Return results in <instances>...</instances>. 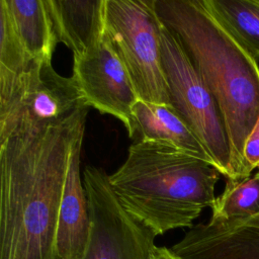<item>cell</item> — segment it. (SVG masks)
Returning <instances> with one entry per match:
<instances>
[{
  "instance_id": "obj_15",
  "label": "cell",
  "mask_w": 259,
  "mask_h": 259,
  "mask_svg": "<svg viewBox=\"0 0 259 259\" xmlns=\"http://www.w3.org/2000/svg\"><path fill=\"white\" fill-rule=\"evenodd\" d=\"M211 221L241 220L259 213V171L239 181L227 180L211 206Z\"/></svg>"
},
{
  "instance_id": "obj_17",
  "label": "cell",
  "mask_w": 259,
  "mask_h": 259,
  "mask_svg": "<svg viewBox=\"0 0 259 259\" xmlns=\"http://www.w3.org/2000/svg\"><path fill=\"white\" fill-rule=\"evenodd\" d=\"M243 160L248 175L251 174L252 170L259 167V119L246 140Z\"/></svg>"
},
{
  "instance_id": "obj_3",
  "label": "cell",
  "mask_w": 259,
  "mask_h": 259,
  "mask_svg": "<svg viewBox=\"0 0 259 259\" xmlns=\"http://www.w3.org/2000/svg\"><path fill=\"white\" fill-rule=\"evenodd\" d=\"M221 173L208 162L173 147L139 140L109 182L118 201L156 236L192 228L217 199Z\"/></svg>"
},
{
  "instance_id": "obj_7",
  "label": "cell",
  "mask_w": 259,
  "mask_h": 259,
  "mask_svg": "<svg viewBox=\"0 0 259 259\" xmlns=\"http://www.w3.org/2000/svg\"><path fill=\"white\" fill-rule=\"evenodd\" d=\"M83 184L91 226L82 259H154L157 236L123 208L109 175L88 165L83 170Z\"/></svg>"
},
{
  "instance_id": "obj_19",
  "label": "cell",
  "mask_w": 259,
  "mask_h": 259,
  "mask_svg": "<svg viewBox=\"0 0 259 259\" xmlns=\"http://www.w3.org/2000/svg\"><path fill=\"white\" fill-rule=\"evenodd\" d=\"M255 1H256V2L259 4V0H255Z\"/></svg>"
},
{
  "instance_id": "obj_11",
  "label": "cell",
  "mask_w": 259,
  "mask_h": 259,
  "mask_svg": "<svg viewBox=\"0 0 259 259\" xmlns=\"http://www.w3.org/2000/svg\"><path fill=\"white\" fill-rule=\"evenodd\" d=\"M59 42L77 57L105 33V0H48Z\"/></svg>"
},
{
  "instance_id": "obj_8",
  "label": "cell",
  "mask_w": 259,
  "mask_h": 259,
  "mask_svg": "<svg viewBox=\"0 0 259 259\" xmlns=\"http://www.w3.org/2000/svg\"><path fill=\"white\" fill-rule=\"evenodd\" d=\"M73 71L85 103L102 114L116 117L128 137L134 138L137 130L133 107L139 97L106 29L96 45L74 57Z\"/></svg>"
},
{
  "instance_id": "obj_16",
  "label": "cell",
  "mask_w": 259,
  "mask_h": 259,
  "mask_svg": "<svg viewBox=\"0 0 259 259\" xmlns=\"http://www.w3.org/2000/svg\"><path fill=\"white\" fill-rule=\"evenodd\" d=\"M37 62L27 54L6 11L0 7V85L19 78Z\"/></svg>"
},
{
  "instance_id": "obj_1",
  "label": "cell",
  "mask_w": 259,
  "mask_h": 259,
  "mask_svg": "<svg viewBox=\"0 0 259 259\" xmlns=\"http://www.w3.org/2000/svg\"><path fill=\"white\" fill-rule=\"evenodd\" d=\"M89 108L0 141V259H61L60 205L71 151L85 133Z\"/></svg>"
},
{
  "instance_id": "obj_5",
  "label": "cell",
  "mask_w": 259,
  "mask_h": 259,
  "mask_svg": "<svg viewBox=\"0 0 259 259\" xmlns=\"http://www.w3.org/2000/svg\"><path fill=\"white\" fill-rule=\"evenodd\" d=\"M105 29L139 99L171 105L154 0H105Z\"/></svg>"
},
{
  "instance_id": "obj_12",
  "label": "cell",
  "mask_w": 259,
  "mask_h": 259,
  "mask_svg": "<svg viewBox=\"0 0 259 259\" xmlns=\"http://www.w3.org/2000/svg\"><path fill=\"white\" fill-rule=\"evenodd\" d=\"M133 115L140 140L173 147L212 165L196 135L172 105L138 99L133 107Z\"/></svg>"
},
{
  "instance_id": "obj_4",
  "label": "cell",
  "mask_w": 259,
  "mask_h": 259,
  "mask_svg": "<svg viewBox=\"0 0 259 259\" xmlns=\"http://www.w3.org/2000/svg\"><path fill=\"white\" fill-rule=\"evenodd\" d=\"M161 47L171 105L196 135L213 167L227 180H241L218 102L178 36L162 21Z\"/></svg>"
},
{
  "instance_id": "obj_10",
  "label": "cell",
  "mask_w": 259,
  "mask_h": 259,
  "mask_svg": "<svg viewBox=\"0 0 259 259\" xmlns=\"http://www.w3.org/2000/svg\"><path fill=\"white\" fill-rule=\"evenodd\" d=\"M83 137L84 133L74 142L60 205L57 250L61 259H82L90 234L88 201L81 178Z\"/></svg>"
},
{
  "instance_id": "obj_9",
  "label": "cell",
  "mask_w": 259,
  "mask_h": 259,
  "mask_svg": "<svg viewBox=\"0 0 259 259\" xmlns=\"http://www.w3.org/2000/svg\"><path fill=\"white\" fill-rule=\"evenodd\" d=\"M170 249L179 259H259V213L194 225Z\"/></svg>"
},
{
  "instance_id": "obj_6",
  "label": "cell",
  "mask_w": 259,
  "mask_h": 259,
  "mask_svg": "<svg viewBox=\"0 0 259 259\" xmlns=\"http://www.w3.org/2000/svg\"><path fill=\"white\" fill-rule=\"evenodd\" d=\"M83 105L87 104L75 77L57 73L52 61H39L19 78L0 85V141L61 123Z\"/></svg>"
},
{
  "instance_id": "obj_13",
  "label": "cell",
  "mask_w": 259,
  "mask_h": 259,
  "mask_svg": "<svg viewBox=\"0 0 259 259\" xmlns=\"http://www.w3.org/2000/svg\"><path fill=\"white\" fill-rule=\"evenodd\" d=\"M27 54L35 61H52L59 44L48 0H0Z\"/></svg>"
},
{
  "instance_id": "obj_18",
  "label": "cell",
  "mask_w": 259,
  "mask_h": 259,
  "mask_svg": "<svg viewBox=\"0 0 259 259\" xmlns=\"http://www.w3.org/2000/svg\"><path fill=\"white\" fill-rule=\"evenodd\" d=\"M154 259H179L174 255L170 248L167 247H158L155 253Z\"/></svg>"
},
{
  "instance_id": "obj_2",
  "label": "cell",
  "mask_w": 259,
  "mask_h": 259,
  "mask_svg": "<svg viewBox=\"0 0 259 259\" xmlns=\"http://www.w3.org/2000/svg\"><path fill=\"white\" fill-rule=\"evenodd\" d=\"M160 20L182 42L223 114L240 179L243 151L259 119V66L222 26L203 0H154Z\"/></svg>"
},
{
  "instance_id": "obj_14",
  "label": "cell",
  "mask_w": 259,
  "mask_h": 259,
  "mask_svg": "<svg viewBox=\"0 0 259 259\" xmlns=\"http://www.w3.org/2000/svg\"><path fill=\"white\" fill-rule=\"evenodd\" d=\"M230 35L259 62V4L255 0H203Z\"/></svg>"
}]
</instances>
